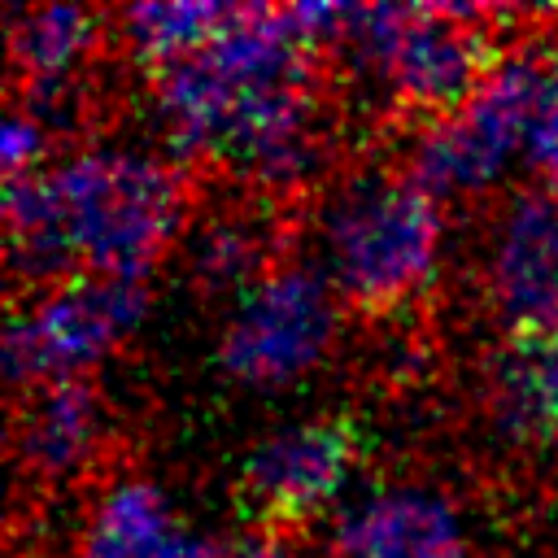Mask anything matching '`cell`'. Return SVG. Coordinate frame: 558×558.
Returning a JSON list of instances; mask_svg holds the SVG:
<instances>
[{
	"mask_svg": "<svg viewBox=\"0 0 558 558\" xmlns=\"http://www.w3.org/2000/svg\"><path fill=\"white\" fill-rule=\"evenodd\" d=\"M148 118L174 161H209L262 196L301 192L331 140L314 44L288 9H235L205 48L153 70Z\"/></svg>",
	"mask_w": 558,
	"mask_h": 558,
	"instance_id": "6da1fadb",
	"label": "cell"
},
{
	"mask_svg": "<svg viewBox=\"0 0 558 558\" xmlns=\"http://www.w3.org/2000/svg\"><path fill=\"white\" fill-rule=\"evenodd\" d=\"M187 231V179L161 144L100 135L4 187V257L48 288L74 275L148 279Z\"/></svg>",
	"mask_w": 558,
	"mask_h": 558,
	"instance_id": "7a4b0ae2",
	"label": "cell"
},
{
	"mask_svg": "<svg viewBox=\"0 0 558 558\" xmlns=\"http://www.w3.org/2000/svg\"><path fill=\"white\" fill-rule=\"evenodd\" d=\"M449 257V214L405 166L362 161L327 179L310 209V262L344 305L392 314L423 301Z\"/></svg>",
	"mask_w": 558,
	"mask_h": 558,
	"instance_id": "3957f363",
	"label": "cell"
},
{
	"mask_svg": "<svg viewBox=\"0 0 558 558\" xmlns=\"http://www.w3.org/2000/svg\"><path fill=\"white\" fill-rule=\"evenodd\" d=\"M484 17L453 4H340L331 48L357 87L427 122L458 109L493 70Z\"/></svg>",
	"mask_w": 558,
	"mask_h": 558,
	"instance_id": "277c9868",
	"label": "cell"
},
{
	"mask_svg": "<svg viewBox=\"0 0 558 558\" xmlns=\"http://www.w3.org/2000/svg\"><path fill=\"white\" fill-rule=\"evenodd\" d=\"M344 331V301L310 257H275L244 283L214 336L218 375L253 397L301 388L327 366Z\"/></svg>",
	"mask_w": 558,
	"mask_h": 558,
	"instance_id": "5b68a950",
	"label": "cell"
},
{
	"mask_svg": "<svg viewBox=\"0 0 558 558\" xmlns=\"http://www.w3.org/2000/svg\"><path fill=\"white\" fill-rule=\"evenodd\" d=\"M545 44L510 48L493 61L480 87L449 113L427 118L410 148L405 170L440 201H480L497 192L527 153V126L549 74Z\"/></svg>",
	"mask_w": 558,
	"mask_h": 558,
	"instance_id": "8992f818",
	"label": "cell"
},
{
	"mask_svg": "<svg viewBox=\"0 0 558 558\" xmlns=\"http://www.w3.org/2000/svg\"><path fill=\"white\" fill-rule=\"evenodd\" d=\"M148 318L144 279L74 275L31 288L4 327V375L13 388L35 392L48 384L92 379Z\"/></svg>",
	"mask_w": 558,
	"mask_h": 558,
	"instance_id": "52a82bcc",
	"label": "cell"
},
{
	"mask_svg": "<svg viewBox=\"0 0 558 558\" xmlns=\"http://www.w3.org/2000/svg\"><path fill=\"white\" fill-rule=\"evenodd\" d=\"M74 558H292V545L270 523L227 536L201 532L153 475L118 471L92 488Z\"/></svg>",
	"mask_w": 558,
	"mask_h": 558,
	"instance_id": "ba28073f",
	"label": "cell"
},
{
	"mask_svg": "<svg viewBox=\"0 0 558 558\" xmlns=\"http://www.w3.org/2000/svg\"><path fill=\"white\" fill-rule=\"evenodd\" d=\"M353 475H357L353 427L331 414H296L270 423L244 445L235 466L240 497L270 527L336 514L357 493Z\"/></svg>",
	"mask_w": 558,
	"mask_h": 558,
	"instance_id": "9c48e42d",
	"label": "cell"
},
{
	"mask_svg": "<svg viewBox=\"0 0 558 558\" xmlns=\"http://www.w3.org/2000/svg\"><path fill=\"white\" fill-rule=\"evenodd\" d=\"M475 288L506 336L558 331V192H506L475 240Z\"/></svg>",
	"mask_w": 558,
	"mask_h": 558,
	"instance_id": "30bf717a",
	"label": "cell"
},
{
	"mask_svg": "<svg viewBox=\"0 0 558 558\" xmlns=\"http://www.w3.org/2000/svg\"><path fill=\"white\" fill-rule=\"evenodd\" d=\"M331 558H480L466 506L436 480L362 484L327 527Z\"/></svg>",
	"mask_w": 558,
	"mask_h": 558,
	"instance_id": "8fae6325",
	"label": "cell"
},
{
	"mask_svg": "<svg viewBox=\"0 0 558 558\" xmlns=\"http://www.w3.org/2000/svg\"><path fill=\"white\" fill-rule=\"evenodd\" d=\"M109 405L92 379L48 384L22 397L13 418V462L26 484L65 488L105 453Z\"/></svg>",
	"mask_w": 558,
	"mask_h": 558,
	"instance_id": "7c38bea8",
	"label": "cell"
},
{
	"mask_svg": "<svg viewBox=\"0 0 558 558\" xmlns=\"http://www.w3.org/2000/svg\"><path fill=\"white\" fill-rule=\"evenodd\" d=\"M488 432L510 449H558V331L506 336L480 379Z\"/></svg>",
	"mask_w": 558,
	"mask_h": 558,
	"instance_id": "4fadbf2b",
	"label": "cell"
},
{
	"mask_svg": "<svg viewBox=\"0 0 558 558\" xmlns=\"http://www.w3.org/2000/svg\"><path fill=\"white\" fill-rule=\"evenodd\" d=\"M100 26L105 17L96 9L70 0L9 4L4 13L9 65L22 83H74L105 39Z\"/></svg>",
	"mask_w": 558,
	"mask_h": 558,
	"instance_id": "5bb4252c",
	"label": "cell"
},
{
	"mask_svg": "<svg viewBox=\"0 0 558 558\" xmlns=\"http://www.w3.org/2000/svg\"><path fill=\"white\" fill-rule=\"evenodd\" d=\"M183 275L209 292V296H235L244 283H253L275 257H270V227L257 209L222 205L187 222L179 240Z\"/></svg>",
	"mask_w": 558,
	"mask_h": 558,
	"instance_id": "9a60e30c",
	"label": "cell"
},
{
	"mask_svg": "<svg viewBox=\"0 0 558 558\" xmlns=\"http://www.w3.org/2000/svg\"><path fill=\"white\" fill-rule=\"evenodd\" d=\"M231 17L235 9L214 0H135L113 13V39L153 74L205 48Z\"/></svg>",
	"mask_w": 558,
	"mask_h": 558,
	"instance_id": "2e32d148",
	"label": "cell"
},
{
	"mask_svg": "<svg viewBox=\"0 0 558 558\" xmlns=\"http://www.w3.org/2000/svg\"><path fill=\"white\" fill-rule=\"evenodd\" d=\"M523 166L532 170L536 187L558 192V48L549 52V74H545V87H541V100L527 126Z\"/></svg>",
	"mask_w": 558,
	"mask_h": 558,
	"instance_id": "e0dca14e",
	"label": "cell"
},
{
	"mask_svg": "<svg viewBox=\"0 0 558 558\" xmlns=\"http://www.w3.org/2000/svg\"><path fill=\"white\" fill-rule=\"evenodd\" d=\"M57 157V135L31 118L22 105L9 109L4 118V131H0V161H4V174L9 179H26L35 170H44L48 161Z\"/></svg>",
	"mask_w": 558,
	"mask_h": 558,
	"instance_id": "ac0fdd59",
	"label": "cell"
},
{
	"mask_svg": "<svg viewBox=\"0 0 558 558\" xmlns=\"http://www.w3.org/2000/svg\"><path fill=\"white\" fill-rule=\"evenodd\" d=\"M13 105H22L57 140H65L78 126V118H83V87H78V78L74 83H22Z\"/></svg>",
	"mask_w": 558,
	"mask_h": 558,
	"instance_id": "d6986e66",
	"label": "cell"
},
{
	"mask_svg": "<svg viewBox=\"0 0 558 558\" xmlns=\"http://www.w3.org/2000/svg\"><path fill=\"white\" fill-rule=\"evenodd\" d=\"M13 558H61V554H52L44 545H26V549H13Z\"/></svg>",
	"mask_w": 558,
	"mask_h": 558,
	"instance_id": "ffe728a7",
	"label": "cell"
},
{
	"mask_svg": "<svg viewBox=\"0 0 558 558\" xmlns=\"http://www.w3.org/2000/svg\"><path fill=\"white\" fill-rule=\"evenodd\" d=\"M323 558H331V554H323Z\"/></svg>",
	"mask_w": 558,
	"mask_h": 558,
	"instance_id": "44dd1931",
	"label": "cell"
}]
</instances>
